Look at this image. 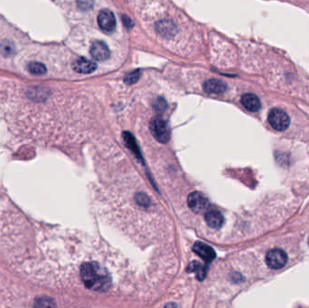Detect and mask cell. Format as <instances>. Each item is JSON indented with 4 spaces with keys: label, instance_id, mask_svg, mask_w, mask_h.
I'll return each instance as SVG.
<instances>
[{
    "label": "cell",
    "instance_id": "6da1fadb",
    "mask_svg": "<svg viewBox=\"0 0 309 308\" xmlns=\"http://www.w3.org/2000/svg\"><path fill=\"white\" fill-rule=\"evenodd\" d=\"M80 276L88 290L104 293L111 288L112 280L110 271L99 262L90 261L82 264Z\"/></svg>",
    "mask_w": 309,
    "mask_h": 308
},
{
    "label": "cell",
    "instance_id": "7a4b0ae2",
    "mask_svg": "<svg viewBox=\"0 0 309 308\" xmlns=\"http://www.w3.org/2000/svg\"><path fill=\"white\" fill-rule=\"evenodd\" d=\"M149 129L153 137L158 142L167 143L170 139V129L167 122L160 118H155L150 121Z\"/></svg>",
    "mask_w": 309,
    "mask_h": 308
},
{
    "label": "cell",
    "instance_id": "3957f363",
    "mask_svg": "<svg viewBox=\"0 0 309 308\" xmlns=\"http://www.w3.org/2000/svg\"><path fill=\"white\" fill-rule=\"evenodd\" d=\"M187 204L195 214H206L210 209L209 200L199 192H194L188 196Z\"/></svg>",
    "mask_w": 309,
    "mask_h": 308
},
{
    "label": "cell",
    "instance_id": "277c9868",
    "mask_svg": "<svg viewBox=\"0 0 309 308\" xmlns=\"http://www.w3.org/2000/svg\"><path fill=\"white\" fill-rule=\"evenodd\" d=\"M268 119L271 127L278 131H284L290 126V119L289 115L281 109H271Z\"/></svg>",
    "mask_w": 309,
    "mask_h": 308
},
{
    "label": "cell",
    "instance_id": "5b68a950",
    "mask_svg": "<svg viewBox=\"0 0 309 308\" xmlns=\"http://www.w3.org/2000/svg\"><path fill=\"white\" fill-rule=\"evenodd\" d=\"M288 255L281 249H273L267 253L266 262L272 270H281L287 264Z\"/></svg>",
    "mask_w": 309,
    "mask_h": 308
},
{
    "label": "cell",
    "instance_id": "8992f818",
    "mask_svg": "<svg viewBox=\"0 0 309 308\" xmlns=\"http://www.w3.org/2000/svg\"><path fill=\"white\" fill-rule=\"evenodd\" d=\"M98 24L101 30L110 33L116 28V17L115 14L109 9L100 10L98 14Z\"/></svg>",
    "mask_w": 309,
    "mask_h": 308
},
{
    "label": "cell",
    "instance_id": "52a82bcc",
    "mask_svg": "<svg viewBox=\"0 0 309 308\" xmlns=\"http://www.w3.org/2000/svg\"><path fill=\"white\" fill-rule=\"evenodd\" d=\"M90 52L92 58L99 62L107 60L110 55V49L101 41H96L92 43L90 45Z\"/></svg>",
    "mask_w": 309,
    "mask_h": 308
},
{
    "label": "cell",
    "instance_id": "ba28073f",
    "mask_svg": "<svg viewBox=\"0 0 309 308\" xmlns=\"http://www.w3.org/2000/svg\"><path fill=\"white\" fill-rule=\"evenodd\" d=\"M194 252L207 263L212 262L216 257V253L213 250V248H211L203 242L195 243L194 245Z\"/></svg>",
    "mask_w": 309,
    "mask_h": 308
},
{
    "label": "cell",
    "instance_id": "9c48e42d",
    "mask_svg": "<svg viewBox=\"0 0 309 308\" xmlns=\"http://www.w3.org/2000/svg\"><path fill=\"white\" fill-rule=\"evenodd\" d=\"M96 68H97V64L95 62L88 60L86 58H82V57L76 59L72 64V69L74 71L79 73H84V74L93 72L95 71Z\"/></svg>",
    "mask_w": 309,
    "mask_h": 308
},
{
    "label": "cell",
    "instance_id": "30bf717a",
    "mask_svg": "<svg viewBox=\"0 0 309 308\" xmlns=\"http://www.w3.org/2000/svg\"><path fill=\"white\" fill-rule=\"evenodd\" d=\"M204 89L209 94H223L227 90V85L224 81L217 79H210L204 84Z\"/></svg>",
    "mask_w": 309,
    "mask_h": 308
},
{
    "label": "cell",
    "instance_id": "8fae6325",
    "mask_svg": "<svg viewBox=\"0 0 309 308\" xmlns=\"http://www.w3.org/2000/svg\"><path fill=\"white\" fill-rule=\"evenodd\" d=\"M241 102L245 109L252 112H256L258 110H260L262 107L260 99L256 95L252 94V93L243 95L241 99Z\"/></svg>",
    "mask_w": 309,
    "mask_h": 308
},
{
    "label": "cell",
    "instance_id": "7c38bea8",
    "mask_svg": "<svg viewBox=\"0 0 309 308\" xmlns=\"http://www.w3.org/2000/svg\"><path fill=\"white\" fill-rule=\"evenodd\" d=\"M176 24L173 23L170 20H161L157 24V32L159 33L163 37L167 38L173 36L176 33Z\"/></svg>",
    "mask_w": 309,
    "mask_h": 308
},
{
    "label": "cell",
    "instance_id": "4fadbf2b",
    "mask_svg": "<svg viewBox=\"0 0 309 308\" xmlns=\"http://www.w3.org/2000/svg\"><path fill=\"white\" fill-rule=\"evenodd\" d=\"M205 222L207 225L214 229H218L223 226L224 224V216L218 211H208L205 216Z\"/></svg>",
    "mask_w": 309,
    "mask_h": 308
},
{
    "label": "cell",
    "instance_id": "5bb4252c",
    "mask_svg": "<svg viewBox=\"0 0 309 308\" xmlns=\"http://www.w3.org/2000/svg\"><path fill=\"white\" fill-rule=\"evenodd\" d=\"M33 308H56V306L52 299L43 297L34 301Z\"/></svg>",
    "mask_w": 309,
    "mask_h": 308
},
{
    "label": "cell",
    "instance_id": "9a60e30c",
    "mask_svg": "<svg viewBox=\"0 0 309 308\" xmlns=\"http://www.w3.org/2000/svg\"><path fill=\"white\" fill-rule=\"evenodd\" d=\"M28 71L34 75H43L46 72V67L42 62H32L28 64Z\"/></svg>",
    "mask_w": 309,
    "mask_h": 308
},
{
    "label": "cell",
    "instance_id": "2e32d148",
    "mask_svg": "<svg viewBox=\"0 0 309 308\" xmlns=\"http://www.w3.org/2000/svg\"><path fill=\"white\" fill-rule=\"evenodd\" d=\"M189 269H190L191 271L196 272V276L200 280H203L205 279V275H206V270H205V267L200 265L199 263L194 262L193 264H191Z\"/></svg>",
    "mask_w": 309,
    "mask_h": 308
},
{
    "label": "cell",
    "instance_id": "e0dca14e",
    "mask_svg": "<svg viewBox=\"0 0 309 308\" xmlns=\"http://www.w3.org/2000/svg\"><path fill=\"white\" fill-rule=\"evenodd\" d=\"M140 77V72L139 71H135L133 72H130L128 75L125 77V82L126 83H129V84H132L134 82L138 81Z\"/></svg>",
    "mask_w": 309,
    "mask_h": 308
},
{
    "label": "cell",
    "instance_id": "ac0fdd59",
    "mask_svg": "<svg viewBox=\"0 0 309 308\" xmlns=\"http://www.w3.org/2000/svg\"><path fill=\"white\" fill-rule=\"evenodd\" d=\"M1 52L5 55H9L13 52V46L10 43H5L1 46Z\"/></svg>",
    "mask_w": 309,
    "mask_h": 308
},
{
    "label": "cell",
    "instance_id": "d6986e66",
    "mask_svg": "<svg viewBox=\"0 0 309 308\" xmlns=\"http://www.w3.org/2000/svg\"><path fill=\"white\" fill-rule=\"evenodd\" d=\"M92 4H93L92 2H79L78 3L79 6L82 9H89V7H90Z\"/></svg>",
    "mask_w": 309,
    "mask_h": 308
},
{
    "label": "cell",
    "instance_id": "ffe728a7",
    "mask_svg": "<svg viewBox=\"0 0 309 308\" xmlns=\"http://www.w3.org/2000/svg\"></svg>",
    "mask_w": 309,
    "mask_h": 308
}]
</instances>
